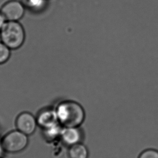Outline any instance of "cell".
<instances>
[{"instance_id": "cell-1", "label": "cell", "mask_w": 158, "mask_h": 158, "mask_svg": "<svg viewBox=\"0 0 158 158\" xmlns=\"http://www.w3.org/2000/svg\"><path fill=\"white\" fill-rule=\"evenodd\" d=\"M54 108L58 122L63 127H81L85 120V109L76 101H61Z\"/></svg>"}, {"instance_id": "cell-2", "label": "cell", "mask_w": 158, "mask_h": 158, "mask_svg": "<svg viewBox=\"0 0 158 158\" xmlns=\"http://www.w3.org/2000/svg\"><path fill=\"white\" fill-rule=\"evenodd\" d=\"M0 38L11 50L19 49L26 40V32L19 21H6L0 30Z\"/></svg>"}, {"instance_id": "cell-3", "label": "cell", "mask_w": 158, "mask_h": 158, "mask_svg": "<svg viewBox=\"0 0 158 158\" xmlns=\"http://www.w3.org/2000/svg\"><path fill=\"white\" fill-rule=\"evenodd\" d=\"M4 151L9 153H18L25 150L29 143V136L16 130L8 133L2 139Z\"/></svg>"}, {"instance_id": "cell-4", "label": "cell", "mask_w": 158, "mask_h": 158, "mask_svg": "<svg viewBox=\"0 0 158 158\" xmlns=\"http://www.w3.org/2000/svg\"><path fill=\"white\" fill-rule=\"evenodd\" d=\"M26 10L21 1L11 0L3 6L0 12L7 21H19L23 17Z\"/></svg>"}, {"instance_id": "cell-5", "label": "cell", "mask_w": 158, "mask_h": 158, "mask_svg": "<svg viewBox=\"0 0 158 158\" xmlns=\"http://www.w3.org/2000/svg\"><path fill=\"white\" fill-rule=\"evenodd\" d=\"M15 124L17 130L28 136L33 135L38 127L36 115L27 111L17 116Z\"/></svg>"}, {"instance_id": "cell-6", "label": "cell", "mask_w": 158, "mask_h": 158, "mask_svg": "<svg viewBox=\"0 0 158 158\" xmlns=\"http://www.w3.org/2000/svg\"><path fill=\"white\" fill-rule=\"evenodd\" d=\"M83 131L81 127H63L60 139L62 143L67 147L83 143Z\"/></svg>"}, {"instance_id": "cell-7", "label": "cell", "mask_w": 158, "mask_h": 158, "mask_svg": "<svg viewBox=\"0 0 158 158\" xmlns=\"http://www.w3.org/2000/svg\"><path fill=\"white\" fill-rule=\"evenodd\" d=\"M36 117L38 126L41 129L47 128L59 123L54 107H47L41 109Z\"/></svg>"}, {"instance_id": "cell-8", "label": "cell", "mask_w": 158, "mask_h": 158, "mask_svg": "<svg viewBox=\"0 0 158 158\" xmlns=\"http://www.w3.org/2000/svg\"><path fill=\"white\" fill-rule=\"evenodd\" d=\"M49 0H21L26 9L35 14L43 13L48 8Z\"/></svg>"}, {"instance_id": "cell-9", "label": "cell", "mask_w": 158, "mask_h": 158, "mask_svg": "<svg viewBox=\"0 0 158 158\" xmlns=\"http://www.w3.org/2000/svg\"><path fill=\"white\" fill-rule=\"evenodd\" d=\"M69 158H89V151L83 143H77L69 148Z\"/></svg>"}, {"instance_id": "cell-10", "label": "cell", "mask_w": 158, "mask_h": 158, "mask_svg": "<svg viewBox=\"0 0 158 158\" xmlns=\"http://www.w3.org/2000/svg\"><path fill=\"white\" fill-rule=\"evenodd\" d=\"M62 127L59 123L47 128L42 129L43 138L48 142H52L60 138Z\"/></svg>"}, {"instance_id": "cell-11", "label": "cell", "mask_w": 158, "mask_h": 158, "mask_svg": "<svg viewBox=\"0 0 158 158\" xmlns=\"http://www.w3.org/2000/svg\"><path fill=\"white\" fill-rule=\"evenodd\" d=\"M11 49L2 42H0V64L6 63L10 58Z\"/></svg>"}, {"instance_id": "cell-12", "label": "cell", "mask_w": 158, "mask_h": 158, "mask_svg": "<svg viewBox=\"0 0 158 158\" xmlns=\"http://www.w3.org/2000/svg\"><path fill=\"white\" fill-rule=\"evenodd\" d=\"M138 158H158V151L153 148L144 150L140 154Z\"/></svg>"}, {"instance_id": "cell-13", "label": "cell", "mask_w": 158, "mask_h": 158, "mask_svg": "<svg viewBox=\"0 0 158 158\" xmlns=\"http://www.w3.org/2000/svg\"><path fill=\"white\" fill-rule=\"evenodd\" d=\"M6 21H7L6 19V18L4 17L2 13L0 12V30H1V29L3 28L4 24L6 23Z\"/></svg>"}, {"instance_id": "cell-14", "label": "cell", "mask_w": 158, "mask_h": 158, "mask_svg": "<svg viewBox=\"0 0 158 158\" xmlns=\"http://www.w3.org/2000/svg\"><path fill=\"white\" fill-rule=\"evenodd\" d=\"M4 151L3 146H2V139H0V157L2 156L3 151Z\"/></svg>"}]
</instances>
